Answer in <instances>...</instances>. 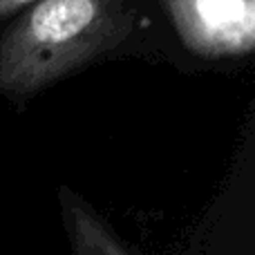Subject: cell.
<instances>
[{
  "label": "cell",
  "instance_id": "1",
  "mask_svg": "<svg viewBox=\"0 0 255 255\" xmlns=\"http://www.w3.org/2000/svg\"><path fill=\"white\" fill-rule=\"evenodd\" d=\"M130 29L124 0H36L0 36V92H38L110 52Z\"/></svg>",
  "mask_w": 255,
  "mask_h": 255
},
{
  "label": "cell",
  "instance_id": "2",
  "mask_svg": "<svg viewBox=\"0 0 255 255\" xmlns=\"http://www.w3.org/2000/svg\"><path fill=\"white\" fill-rule=\"evenodd\" d=\"M181 43L197 56L249 54L255 45V0H163Z\"/></svg>",
  "mask_w": 255,
  "mask_h": 255
},
{
  "label": "cell",
  "instance_id": "3",
  "mask_svg": "<svg viewBox=\"0 0 255 255\" xmlns=\"http://www.w3.org/2000/svg\"><path fill=\"white\" fill-rule=\"evenodd\" d=\"M58 204L72 255H132L119 235L79 195L61 188Z\"/></svg>",
  "mask_w": 255,
  "mask_h": 255
},
{
  "label": "cell",
  "instance_id": "4",
  "mask_svg": "<svg viewBox=\"0 0 255 255\" xmlns=\"http://www.w3.org/2000/svg\"><path fill=\"white\" fill-rule=\"evenodd\" d=\"M29 2H36V0H0V20H2L4 16L16 13L18 9H22L25 4H29Z\"/></svg>",
  "mask_w": 255,
  "mask_h": 255
}]
</instances>
